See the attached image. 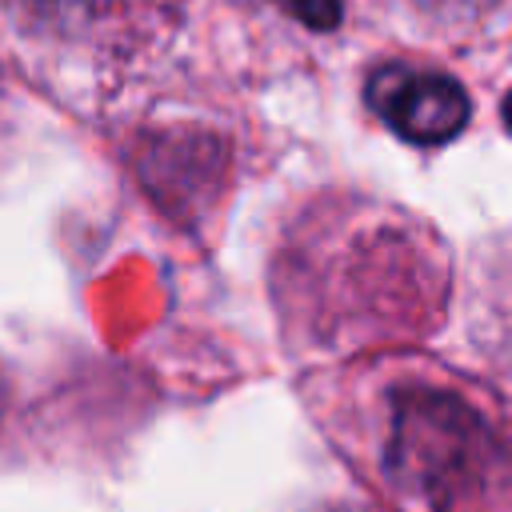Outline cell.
<instances>
[{"label":"cell","mask_w":512,"mask_h":512,"mask_svg":"<svg viewBox=\"0 0 512 512\" xmlns=\"http://www.w3.org/2000/svg\"><path fill=\"white\" fill-rule=\"evenodd\" d=\"M500 124H504V132L512 136V88H508L504 100H500Z\"/></svg>","instance_id":"4"},{"label":"cell","mask_w":512,"mask_h":512,"mask_svg":"<svg viewBox=\"0 0 512 512\" xmlns=\"http://www.w3.org/2000/svg\"><path fill=\"white\" fill-rule=\"evenodd\" d=\"M364 104L392 136L416 148L448 144L472 120L468 88L452 72L420 60L376 64L364 80Z\"/></svg>","instance_id":"2"},{"label":"cell","mask_w":512,"mask_h":512,"mask_svg":"<svg viewBox=\"0 0 512 512\" xmlns=\"http://www.w3.org/2000/svg\"><path fill=\"white\" fill-rule=\"evenodd\" d=\"M292 20H300L304 28H312V32H336L340 28V16H344V8H340V0H276Z\"/></svg>","instance_id":"3"},{"label":"cell","mask_w":512,"mask_h":512,"mask_svg":"<svg viewBox=\"0 0 512 512\" xmlns=\"http://www.w3.org/2000/svg\"><path fill=\"white\" fill-rule=\"evenodd\" d=\"M380 460L392 488L424 512H476L512 464L492 412L436 364H400L380 380Z\"/></svg>","instance_id":"1"}]
</instances>
